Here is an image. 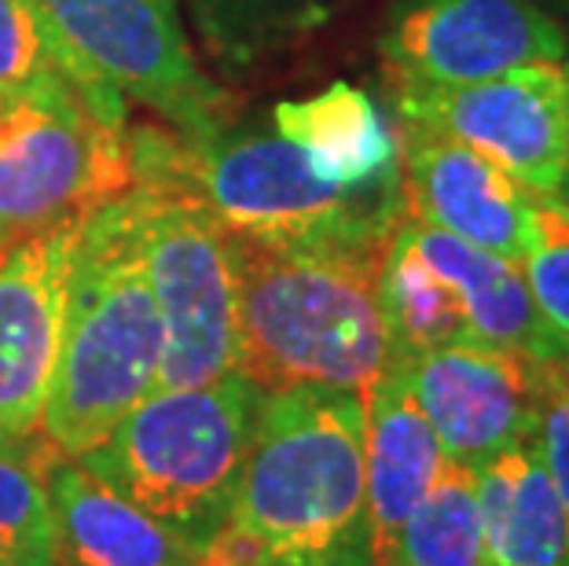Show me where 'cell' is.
I'll return each mask as SVG.
<instances>
[{"mask_svg":"<svg viewBox=\"0 0 569 566\" xmlns=\"http://www.w3.org/2000/svg\"><path fill=\"white\" fill-rule=\"evenodd\" d=\"M132 188L129 129L100 122L70 81L0 111V261L78 228Z\"/></svg>","mask_w":569,"mask_h":566,"instance_id":"obj_6","label":"cell"},{"mask_svg":"<svg viewBox=\"0 0 569 566\" xmlns=\"http://www.w3.org/2000/svg\"><path fill=\"white\" fill-rule=\"evenodd\" d=\"M276 137L301 148L327 177L357 191L397 196V137L382 122L379 107L357 86L335 81L309 100L280 103L272 115Z\"/></svg>","mask_w":569,"mask_h":566,"instance_id":"obj_16","label":"cell"},{"mask_svg":"<svg viewBox=\"0 0 569 566\" xmlns=\"http://www.w3.org/2000/svg\"><path fill=\"white\" fill-rule=\"evenodd\" d=\"M371 566H405V563H371Z\"/></svg>","mask_w":569,"mask_h":566,"instance_id":"obj_27","label":"cell"},{"mask_svg":"<svg viewBox=\"0 0 569 566\" xmlns=\"http://www.w3.org/2000/svg\"><path fill=\"white\" fill-rule=\"evenodd\" d=\"M382 250L264 247L232 236L239 376L264 394H365L390 365L379 309Z\"/></svg>","mask_w":569,"mask_h":566,"instance_id":"obj_2","label":"cell"},{"mask_svg":"<svg viewBox=\"0 0 569 566\" xmlns=\"http://www.w3.org/2000/svg\"><path fill=\"white\" fill-rule=\"evenodd\" d=\"M379 309L390 360H411L441 346L475 342L452 284L419 255L401 218L393 221L382 250Z\"/></svg>","mask_w":569,"mask_h":566,"instance_id":"obj_19","label":"cell"},{"mask_svg":"<svg viewBox=\"0 0 569 566\" xmlns=\"http://www.w3.org/2000/svg\"><path fill=\"white\" fill-rule=\"evenodd\" d=\"M532 449H537L543 471L551 478V489L562 504L566 529H569V365L548 368Z\"/></svg>","mask_w":569,"mask_h":566,"instance_id":"obj_23","label":"cell"},{"mask_svg":"<svg viewBox=\"0 0 569 566\" xmlns=\"http://www.w3.org/2000/svg\"><path fill=\"white\" fill-rule=\"evenodd\" d=\"M56 449L41 435L0 438V563L56 566L59 537L44 489V467Z\"/></svg>","mask_w":569,"mask_h":566,"instance_id":"obj_21","label":"cell"},{"mask_svg":"<svg viewBox=\"0 0 569 566\" xmlns=\"http://www.w3.org/2000/svg\"><path fill=\"white\" fill-rule=\"evenodd\" d=\"M67 48L180 137L224 129V92L196 63L177 0H41Z\"/></svg>","mask_w":569,"mask_h":566,"instance_id":"obj_7","label":"cell"},{"mask_svg":"<svg viewBox=\"0 0 569 566\" xmlns=\"http://www.w3.org/2000/svg\"><path fill=\"white\" fill-rule=\"evenodd\" d=\"M518 269L540 317L569 342V202L562 196H532V236Z\"/></svg>","mask_w":569,"mask_h":566,"instance_id":"obj_22","label":"cell"},{"mask_svg":"<svg viewBox=\"0 0 569 566\" xmlns=\"http://www.w3.org/2000/svg\"><path fill=\"white\" fill-rule=\"evenodd\" d=\"M397 122L445 132L486 155L529 196H562L569 177L566 70L529 63L459 89L397 92Z\"/></svg>","mask_w":569,"mask_h":566,"instance_id":"obj_8","label":"cell"},{"mask_svg":"<svg viewBox=\"0 0 569 566\" xmlns=\"http://www.w3.org/2000/svg\"><path fill=\"white\" fill-rule=\"evenodd\" d=\"M0 438H4V435H0Z\"/></svg>","mask_w":569,"mask_h":566,"instance_id":"obj_29","label":"cell"},{"mask_svg":"<svg viewBox=\"0 0 569 566\" xmlns=\"http://www.w3.org/2000/svg\"><path fill=\"white\" fill-rule=\"evenodd\" d=\"M405 566H481V504L475 467L445 460L397 534L393 559Z\"/></svg>","mask_w":569,"mask_h":566,"instance_id":"obj_20","label":"cell"},{"mask_svg":"<svg viewBox=\"0 0 569 566\" xmlns=\"http://www.w3.org/2000/svg\"><path fill=\"white\" fill-rule=\"evenodd\" d=\"M401 199L411 218L522 265L532 236V196L486 155L427 126L397 132Z\"/></svg>","mask_w":569,"mask_h":566,"instance_id":"obj_11","label":"cell"},{"mask_svg":"<svg viewBox=\"0 0 569 566\" xmlns=\"http://www.w3.org/2000/svg\"><path fill=\"white\" fill-rule=\"evenodd\" d=\"M52 81H70L100 122L126 129V96L70 52L41 0H0V111Z\"/></svg>","mask_w":569,"mask_h":566,"instance_id":"obj_18","label":"cell"},{"mask_svg":"<svg viewBox=\"0 0 569 566\" xmlns=\"http://www.w3.org/2000/svg\"><path fill=\"white\" fill-rule=\"evenodd\" d=\"M59 556L78 566H199L206 540L151 519L81 460L52 456L44 467Z\"/></svg>","mask_w":569,"mask_h":566,"instance_id":"obj_13","label":"cell"},{"mask_svg":"<svg viewBox=\"0 0 569 566\" xmlns=\"http://www.w3.org/2000/svg\"><path fill=\"white\" fill-rule=\"evenodd\" d=\"M566 122H569V67H566Z\"/></svg>","mask_w":569,"mask_h":566,"instance_id":"obj_24","label":"cell"},{"mask_svg":"<svg viewBox=\"0 0 569 566\" xmlns=\"http://www.w3.org/2000/svg\"><path fill=\"white\" fill-rule=\"evenodd\" d=\"M0 566H4V563H0Z\"/></svg>","mask_w":569,"mask_h":566,"instance_id":"obj_28","label":"cell"},{"mask_svg":"<svg viewBox=\"0 0 569 566\" xmlns=\"http://www.w3.org/2000/svg\"><path fill=\"white\" fill-rule=\"evenodd\" d=\"M129 148L132 166L180 180L228 232L264 247L382 250L405 210L401 191L338 185L276 132L180 137L162 126H137L129 129Z\"/></svg>","mask_w":569,"mask_h":566,"instance_id":"obj_3","label":"cell"},{"mask_svg":"<svg viewBox=\"0 0 569 566\" xmlns=\"http://www.w3.org/2000/svg\"><path fill=\"white\" fill-rule=\"evenodd\" d=\"M478 475L481 566H569V529L532 445L492 456Z\"/></svg>","mask_w":569,"mask_h":566,"instance_id":"obj_17","label":"cell"},{"mask_svg":"<svg viewBox=\"0 0 569 566\" xmlns=\"http://www.w3.org/2000/svg\"><path fill=\"white\" fill-rule=\"evenodd\" d=\"M56 566H78V563H74V559H67V556H59V559H56Z\"/></svg>","mask_w":569,"mask_h":566,"instance_id":"obj_25","label":"cell"},{"mask_svg":"<svg viewBox=\"0 0 569 566\" xmlns=\"http://www.w3.org/2000/svg\"><path fill=\"white\" fill-rule=\"evenodd\" d=\"M401 221L419 255L452 284L470 339L496 349H515L540 365H569V342L559 339L540 317L526 276L515 261L470 247L433 225H422L408 210H401Z\"/></svg>","mask_w":569,"mask_h":566,"instance_id":"obj_15","label":"cell"},{"mask_svg":"<svg viewBox=\"0 0 569 566\" xmlns=\"http://www.w3.org/2000/svg\"><path fill=\"white\" fill-rule=\"evenodd\" d=\"M162 317L143 265L140 191L111 199L74 232L63 346L41 438L81 460L159 390Z\"/></svg>","mask_w":569,"mask_h":566,"instance_id":"obj_1","label":"cell"},{"mask_svg":"<svg viewBox=\"0 0 569 566\" xmlns=\"http://www.w3.org/2000/svg\"><path fill=\"white\" fill-rule=\"evenodd\" d=\"M365 475L371 563H390L397 534L445 467V449L408 390L405 368L390 360L365 390Z\"/></svg>","mask_w":569,"mask_h":566,"instance_id":"obj_14","label":"cell"},{"mask_svg":"<svg viewBox=\"0 0 569 566\" xmlns=\"http://www.w3.org/2000/svg\"><path fill=\"white\" fill-rule=\"evenodd\" d=\"M81 228V225H78ZM78 228L27 239L0 261V435H41L67 320V272Z\"/></svg>","mask_w":569,"mask_h":566,"instance_id":"obj_12","label":"cell"},{"mask_svg":"<svg viewBox=\"0 0 569 566\" xmlns=\"http://www.w3.org/2000/svg\"><path fill=\"white\" fill-rule=\"evenodd\" d=\"M261 397L239 371L210 387L154 390L81 464L151 519L210 540L232 508Z\"/></svg>","mask_w":569,"mask_h":566,"instance_id":"obj_4","label":"cell"},{"mask_svg":"<svg viewBox=\"0 0 569 566\" xmlns=\"http://www.w3.org/2000/svg\"><path fill=\"white\" fill-rule=\"evenodd\" d=\"M562 199L569 202V177H566V188H562Z\"/></svg>","mask_w":569,"mask_h":566,"instance_id":"obj_26","label":"cell"},{"mask_svg":"<svg viewBox=\"0 0 569 566\" xmlns=\"http://www.w3.org/2000/svg\"><path fill=\"white\" fill-rule=\"evenodd\" d=\"M379 52L393 92H430L559 63L566 38L537 0H401Z\"/></svg>","mask_w":569,"mask_h":566,"instance_id":"obj_9","label":"cell"},{"mask_svg":"<svg viewBox=\"0 0 569 566\" xmlns=\"http://www.w3.org/2000/svg\"><path fill=\"white\" fill-rule=\"evenodd\" d=\"M143 202V265L162 317L159 390L210 387L236 371V258L228 228L151 166H132Z\"/></svg>","mask_w":569,"mask_h":566,"instance_id":"obj_5","label":"cell"},{"mask_svg":"<svg viewBox=\"0 0 569 566\" xmlns=\"http://www.w3.org/2000/svg\"><path fill=\"white\" fill-rule=\"evenodd\" d=\"M397 365L448 460L481 467L507 449L532 445L551 365L481 342L441 346Z\"/></svg>","mask_w":569,"mask_h":566,"instance_id":"obj_10","label":"cell"}]
</instances>
